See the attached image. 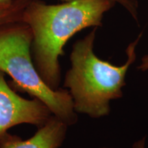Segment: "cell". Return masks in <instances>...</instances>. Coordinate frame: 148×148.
Returning <instances> with one entry per match:
<instances>
[{
	"label": "cell",
	"instance_id": "obj_1",
	"mask_svg": "<svg viewBox=\"0 0 148 148\" xmlns=\"http://www.w3.org/2000/svg\"><path fill=\"white\" fill-rule=\"evenodd\" d=\"M116 4L113 0H74L59 4H47L41 0L29 1L21 21L32 31L33 60L49 87L59 88V58L64 54L68 40L83 29L101 27L105 14Z\"/></svg>",
	"mask_w": 148,
	"mask_h": 148
},
{
	"label": "cell",
	"instance_id": "obj_2",
	"mask_svg": "<svg viewBox=\"0 0 148 148\" xmlns=\"http://www.w3.org/2000/svg\"><path fill=\"white\" fill-rule=\"evenodd\" d=\"M93 27L87 35L74 43L70 54L71 67L66 72L64 87L68 88L76 113L91 118L103 117L110 112V101L123 97L125 76L136 60V48L142 33L129 44L127 60L121 66L101 60L94 51L96 32Z\"/></svg>",
	"mask_w": 148,
	"mask_h": 148
},
{
	"label": "cell",
	"instance_id": "obj_3",
	"mask_svg": "<svg viewBox=\"0 0 148 148\" xmlns=\"http://www.w3.org/2000/svg\"><path fill=\"white\" fill-rule=\"evenodd\" d=\"M32 33L21 21L0 25V71L12 77L14 84L43 102L53 115L68 125L77 121L67 89H52L44 82L32 55Z\"/></svg>",
	"mask_w": 148,
	"mask_h": 148
},
{
	"label": "cell",
	"instance_id": "obj_4",
	"mask_svg": "<svg viewBox=\"0 0 148 148\" xmlns=\"http://www.w3.org/2000/svg\"><path fill=\"white\" fill-rule=\"evenodd\" d=\"M53 114L36 98L27 99L16 93L0 71V139L16 125L27 123L41 127Z\"/></svg>",
	"mask_w": 148,
	"mask_h": 148
},
{
	"label": "cell",
	"instance_id": "obj_5",
	"mask_svg": "<svg viewBox=\"0 0 148 148\" xmlns=\"http://www.w3.org/2000/svg\"><path fill=\"white\" fill-rule=\"evenodd\" d=\"M68 125L52 115L31 138L23 140L7 133L0 139V148H59L65 140Z\"/></svg>",
	"mask_w": 148,
	"mask_h": 148
},
{
	"label": "cell",
	"instance_id": "obj_6",
	"mask_svg": "<svg viewBox=\"0 0 148 148\" xmlns=\"http://www.w3.org/2000/svg\"><path fill=\"white\" fill-rule=\"evenodd\" d=\"M31 0H12L8 4L0 5V25L21 21L24 9Z\"/></svg>",
	"mask_w": 148,
	"mask_h": 148
},
{
	"label": "cell",
	"instance_id": "obj_7",
	"mask_svg": "<svg viewBox=\"0 0 148 148\" xmlns=\"http://www.w3.org/2000/svg\"><path fill=\"white\" fill-rule=\"evenodd\" d=\"M128 12L135 21L138 23L139 18V4L137 0H113Z\"/></svg>",
	"mask_w": 148,
	"mask_h": 148
},
{
	"label": "cell",
	"instance_id": "obj_8",
	"mask_svg": "<svg viewBox=\"0 0 148 148\" xmlns=\"http://www.w3.org/2000/svg\"><path fill=\"white\" fill-rule=\"evenodd\" d=\"M138 69L140 70L141 71H148V54L144 56L141 58V61L139 65L138 66Z\"/></svg>",
	"mask_w": 148,
	"mask_h": 148
},
{
	"label": "cell",
	"instance_id": "obj_9",
	"mask_svg": "<svg viewBox=\"0 0 148 148\" xmlns=\"http://www.w3.org/2000/svg\"><path fill=\"white\" fill-rule=\"evenodd\" d=\"M132 148H145V137L140 138L133 144Z\"/></svg>",
	"mask_w": 148,
	"mask_h": 148
},
{
	"label": "cell",
	"instance_id": "obj_10",
	"mask_svg": "<svg viewBox=\"0 0 148 148\" xmlns=\"http://www.w3.org/2000/svg\"><path fill=\"white\" fill-rule=\"evenodd\" d=\"M12 0H0V5L8 4V3H10ZM62 2H66V1H74V0H60Z\"/></svg>",
	"mask_w": 148,
	"mask_h": 148
},
{
	"label": "cell",
	"instance_id": "obj_11",
	"mask_svg": "<svg viewBox=\"0 0 148 148\" xmlns=\"http://www.w3.org/2000/svg\"><path fill=\"white\" fill-rule=\"evenodd\" d=\"M101 148H113V147H101Z\"/></svg>",
	"mask_w": 148,
	"mask_h": 148
}]
</instances>
